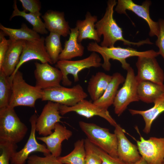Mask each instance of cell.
I'll use <instances>...</instances> for the list:
<instances>
[{
	"mask_svg": "<svg viewBox=\"0 0 164 164\" xmlns=\"http://www.w3.org/2000/svg\"><path fill=\"white\" fill-rule=\"evenodd\" d=\"M117 4L115 0L108 1L105 13L102 18L95 24V28L99 36L103 35V39L100 46L104 47L114 46L118 41L123 42L125 45L139 46L145 44H152L149 38L137 42L130 41L124 38L122 29L117 24L113 17L114 7Z\"/></svg>",
	"mask_w": 164,
	"mask_h": 164,
	"instance_id": "obj_1",
	"label": "cell"
},
{
	"mask_svg": "<svg viewBox=\"0 0 164 164\" xmlns=\"http://www.w3.org/2000/svg\"><path fill=\"white\" fill-rule=\"evenodd\" d=\"M89 51L98 53L102 56L104 60L101 67L105 71L110 70L111 64L110 60L112 59L119 61L122 68L127 70L130 66L127 62L126 59L132 56H149L156 57L159 56L158 52L153 50L144 51H139L129 47L122 48L119 46L104 47L98 45L96 42L89 43L87 46Z\"/></svg>",
	"mask_w": 164,
	"mask_h": 164,
	"instance_id": "obj_2",
	"label": "cell"
},
{
	"mask_svg": "<svg viewBox=\"0 0 164 164\" xmlns=\"http://www.w3.org/2000/svg\"><path fill=\"white\" fill-rule=\"evenodd\" d=\"M27 131L14 108L8 106L0 108V141L16 144L23 140Z\"/></svg>",
	"mask_w": 164,
	"mask_h": 164,
	"instance_id": "obj_3",
	"label": "cell"
},
{
	"mask_svg": "<svg viewBox=\"0 0 164 164\" xmlns=\"http://www.w3.org/2000/svg\"><path fill=\"white\" fill-rule=\"evenodd\" d=\"M43 91L27 84L18 70L12 77V92L9 106L14 108L20 106L34 108L36 101L42 98Z\"/></svg>",
	"mask_w": 164,
	"mask_h": 164,
	"instance_id": "obj_4",
	"label": "cell"
},
{
	"mask_svg": "<svg viewBox=\"0 0 164 164\" xmlns=\"http://www.w3.org/2000/svg\"><path fill=\"white\" fill-rule=\"evenodd\" d=\"M79 127L93 144L110 155L118 157V140L116 135L109 129L92 123L79 122Z\"/></svg>",
	"mask_w": 164,
	"mask_h": 164,
	"instance_id": "obj_5",
	"label": "cell"
},
{
	"mask_svg": "<svg viewBox=\"0 0 164 164\" xmlns=\"http://www.w3.org/2000/svg\"><path fill=\"white\" fill-rule=\"evenodd\" d=\"M101 59L99 56L95 52L92 53L88 57L77 60H59L56 63V67L59 69L63 74L62 81L63 85L70 86L72 82L68 77L69 74L72 75L75 82L79 81L78 73L86 68L91 67H99L101 66Z\"/></svg>",
	"mask_w": 164,
	"mask_h": 164,
	"instance_id": "obj_6",
	"label": "cell"
},
{
	"mask_svg": "<svg viewBox=\"0 0 164 164\" xmlns=\"http://www.w3.org/2000/svg\"><path fill=\"white\" fill-rule=\"evenodd\" d=\"M87 96L82 86L77 84L71 88L61 86L43 90L41 100L72 106L85 99Z\"/></svg>",
	"mask_w": 164,
	"mask_h": 164,
	"instance_id": "obj_7",
	"label": "cell"
},
{
	"mask_svg": "<svg viewBox=\"0 0 164 164\" xmlns=\"http://www.w3.org/2000/svg\"><path fill=\"white\" fill-rule=\"evenodd\" d=\"M122 87L118 91L113 105L115 113L121 115L131 102L139 101L137 93L138 82L134 70L130 67Z\"/></svg>",
	"mask_w": 164,
	"mask_h": 164,
	"instance_id": "obj_8",
	"label": "cell"
},
{
	"mask_svg": "<svg viewBox=\"0 0 164 164\" xmlns=\"http://www.w3.org/2000/svg\"><path fill=\"white\" fill-rule=\"evenodd\" d=\"M150 0H146L141 5H138L132 0H118L115 8L118 14L127 15L126 11H130L143 19L148 24L150 29L149 35L152 37L158 36L159 32L158 22L153 20L149 15V7L151 5Z\"/></svg>",
	"mask_w": 164,
	"mask_h": 164,
	"instance_id": "obj_9",
	"label": "cell"
},
{
	"mask_svg": "<svg viewBox=\"0 0 164 164\" xmlns=\"http://www.w3.org/2000/svg\"><path fill=\"white\" fill-rule=\"evenodd\" d=\"M45 38L41 37L38 39L24 40L23 48L19 63L15 71L10 76L11 80L19 68L24 63L32 60H38L41 63H49L53 64L46 50L45 43Z\"/></svg>",
	"mask_w": 164,
	"mask_h": 164,
	"instance_id": "obj_10",
	"label": "cell"
},
{
	"mask_svg": "<svg viewBox=\"0 0 164 164\" xmlns=\"http://www.w3.org/2000/svg\"><path fill=\"white\" fill-rule=\"evenodd\" d=\"M137 73L136 78L138 82L144 80L163 84L164 73L155 57H138L136 63Z\"/></svg>",
	"mask_w": 164,
	"mask_h": 164,
	"instance_id": "obj_11",
	"label": "cell"
},
{
	"mask_svg": "<svg viewBox=\"0 0 164 164\" xmlns=\"http://www.w3.org/2000/svg\"><path fill=\"white\" fill-rule=\"evenodd\" d=\"M142 157L149 164H162L164 161V138L151 137L145 139L141 135L136 141Z\"/></svg>",
	"mask_w": 164,
	"mask_h": 164,
	"instance_id": "obj_12",
	"label": "cell"
},
{
	"mask_svg": "<svg viewBox=\"0 0 164 164\" xmlns=\"http://www.w3.org/2000/svg\"><path fill=\"white\" fill-rule=\"evenodd\" d=\"M34 64L36 87L43 90L61 86L63 74L59 69L47 63H41L36 62Z\"/></svg>",
	"mask_w": 164,
	"mask_h": 164,
	"instance_id": "obj_13",
	"label": "cell"
},
{
	"mask_svg": "<svg viewBox=\"0 0 164 164\" xmlns=\"http://www.w3.org/2000/svg\"><path fill=\"white\" fill-rule=\"evenodd\" d=\"M60 112L62 115L74 112L87 118L99 116L104 119L113 126L115 127L118 124L108 110L102 109L95 105L93 102L85 99L72 106L60 104Z\"/></svg>",
	"mask_w": 164,
	"mask_h": 164,
	"instance_id": "obj_14",
	"label": "cell"
},
{
	"mask_svg": "<svg viewBox=\"0 0 164 164\" xmlns=\"http://www.w3.org/2000/svg\"><path fill=\"white\" fill-rule=\"evenodd\" d=\"M59 103L48 101L44 106L40 115L37 117L36 131L43 136L51 134L56 124L60 121L63 117L60 115Z\"/></svg>",
	"mask_w": 164,
	"mask_h": 164,
	"instance_id": "obj_15",
	"label": "cell"
},
{
	"mask_svg": "<svg viewBox=\"0 0 164 164\" xmlns=\"http://www.w3.org/2000/svg\"><path fill=\"white\" fill-rule=\"evenodd\" d=\"M37 117L36 114L30 117L29 121L31 125V130L28 139L24 147L13 155L10 161L11 164H25L29 155L33 152H42L45 156L51 154L46 146L39 143L36 140L35 132Z\"/></svg>",
	"mask_w": 164,
	"mask_h": 164,
	"instance_id": "obj_16",
	"label": "cell"
},
{
	"mask_svg": "<svg viewBox=\"0 0 164 164\" xmlns=\"http://www.w3.org/2000/svg\"><path fill=\"white\" fill-rule=\"evenodd\" d=\"M114 133L118 140V157L123 161L131 164L142 158L137 146L131 142L125 136L124 129L119 125L115 127Z\"/></svg>",
	"mask_w": 164,
	"mask_h": 164,
	"instance_id": "obj_17",
	"label": "cell"
},
{
	"mask_svg": "<svg viewBox=\"0 0 164 164\" xmlns=\"http://www.w3.org/2000/svg\"><path fill=\"white\" fill-rule=\"evenodd\" d=\"M54 131L46 136L37 137V139L45 143L50 153L54 156H60L62 152V143L68 140L72 136V132L59 122L55 125Z\"/></svg>",
	"mask_w": 164,
	"mask_h": 164,
	"instance_id": "obj_18",
	"label": "cell"
},
{
	"mask_svg": "<svg viewBox=\"0 0 164 164\" xmlns=\"http://www.w3.org/2000/svg\"><path fill=\"white\" fill-rule=\"evenodd\" d=\"M47 30L66 37L70 32L68 23L64 17L63 12L49 10L41 16Z\"/></svg>",
	"mask_w": 164,
	"mask_h": 164,
	"instance_id": "obj_19",
	"label": "cell"
},
{
	"mask_svg": "<svg viewBox=\"0 0 164 164\" xmlns=\"http://www.w3.org/2000/svg\"><path fill=\"white\" fill-rule=\"evenodd\" d=\"M9 40L8 48L0 67V70H2L7 76H10L15 71L19 63L24 40Z\"/></svg>",
	"mask_w": 164,
	"mask_h": 164,
	"instance_id": "obj_20",
	"label": "cell"
},
{
	"mask_svg": "<svg viewBox=\"0 0 164 164\" xmlns=\"http://www.w3.org/2000/svg\"><path fill=\"white\" fill-rule=\"evenodd\" d=\"M125 77L120 73L116 72L112 75V79L102 96L93 102L100 108L108 110L113 104L120 85L124 83Z\"/></svg>",
	"mask_w": 164,
	"mask_h": 164,
	"instance_id": "obj_21",
	"label": "cell"
},
{
	"mask_svg": "<svg viewBox=\"0 0 164 164\" xmlns=\"http://www.w3.org/2000/svg\"><path fill=\"white\" fill-rule=\"evenodd\" d=\"M97 21V16L92 15L89 12L87 13L85 19L77 21L76 27L78 31L77 41L79 43L86 39L94 40L97 43L100 42V38L95 28V23Z\"/></svg>",
	"mask_w": 164,
	"mask_h": 164,
	"instance_id": "obj_22",
	"label": "cell"
},
{
	"mask_svg": "<svg viewBox=\"0 0 164 164\" xmlns=\"http://www.w3.org/2000/svg\"><path fill=\"white\" fill-rule=\"evenodd\" d=\"M112 78V75L102 72H98L92 76L88 82L87 90L93 102L102 96Z\"/></svg>",
	"mask_w": 164,
	"mask_h": 164,
	"instance_id": "obj_23",
	"label": "cell"
},
{
	"mask_svg": "<svg viewBox=\"0 0 164 164\" xmlns=\"http://www.w3.org/2000/svg\"><path fill=\"white\" fill-rule=\"evenodd\" d=\"M70 30L69 38L65 42L64 48L59 56V60H70L73 58L81 56L84 54V48L77 41V28L76 27L71 28Z\"/></svg>",
	"mask_w": 164,
	"mask_h": 164,
	"instance_id": "obj_24",
	"label": "cell"
},
{
	"mask_svg": "<svg viewBox=\"0 0 164 164\" xmlns=\"http://www.w3.org/2000/svg\"><path fill=\"white\" fill-rule=\"evenodd\" d=\"M137 93L139 100L148 104L154 103L164 94V84L147 80L141 81L138 83Z\"/></svg>",
	"mask_w": 164,
	"mask_h": 164,
	"instance_id": "obj_25",
	"label": "cell"
},
{
	"mask_svg": "<svg viewBox=\"0 0 164 164\" xmlns=\"http://www.w3.org/2000/svg\"><path fill=\"white\" fill-rule=\"evenodd\" d=\"M154 103L152 108L145 111L129 109L132 115L139 114L142 117L145 125L143 131L146 134L149 133L154 121L164 111V94L158 98Z\"/></svg>",
	"mask_w": 164,
	"mask_h": 164,
	"instance_id": "obj_26",
	"label": "cell"
},
{
	"mask_svg": "<svg viewBox=\"0 0 164 164\" xmlns=\"http://www.w3.org/2000/svg\"><path fill=\"white\" fill-rule=\"evenodd\" d=\"M0 29L9 37V39L11 41L31 40L41 38L38 33L29 28L25 23H23L18 29L7 28L0 24Z\"/></svg>",
	"mask_w": 164,
	"mask_h": 164,
	"instance_id": "obj_27",
	"label": "cell"
},
{
	"mask_svg": "<svg viewBox=\"0 0 164 164\" xmlns=\"http://www.w3.org/2000/svg\"><path fill=\"white\" fill-rule=\"evenodd\" d=\"M13 10L10 18V20L14 17L20 16L24 18L32 26V29L38 33L41 34H47L46 29L44 22H43L40 16L41 13H27L23 11H21L18 9L16 1L14 2Z\"/></svg>",
	"mask_w": 164,
	"mask_h": 164,
	"instance_id": "obj_28",
	"label": "cell"
},
{
	"mask_svg": "<svg viewBox=\"0 0 164 164\" xmlns=\"http://www.w3.org/2000/svg\"><path fill=\"white\" fill-rule=\"evenodd\" d=\"M74 149L69 154L57 157L63 164H85L86 150L84 139L76 141L74 144Z\"/></svg>",
	"mask_w": 164,
	"mask_h": 164,
	"instance_id": "obj_29",
	"label": "cell"
},
{
	"mask_svg": "<svg viewBox=\"0 0 164 164\" xmlns=\"http://www.w3.org/2000/svg\"><path fill=\"white\" fill-rule=\"evenodd\" d=\"M61 36L59 34L50 32L45 38V43L47 52L53 64L56 63L63 50L60 41Z\"/></svg>",
	"mask_w": 164,
	"mask_h": 164,
	"instance_id": "obj_30",
	"label": "cell"
},
{
	"mask_svg": "<svg viewBox=\"0 0 164 164\" xmlns=\"http://www.w3.org/2000/svg\"><path fill=\"white\" fill-rule=\"evenodd\" d=\"M12 92V81L10 76L0 70V108L8 107Z\"/></svg>",
	"mask_w": 164,
	"mask_h": 164,
	"instance_id": "obj_31",
	"label": "cell"
},
{
	"mask_svg": "<svg viewBox=\"0 0 164 164\" xmlns=\"http://www.w3.org/2000/svg\"><path fill=\"white\" fill-rule=\"evenodd\" d=\"M18 146L16 144L0 141V149L2 153L0 156V164H9V162L15 153Z\"/></svg>",
	"mask_w": 164,
	"mask_h": 164,
	"instance_id": "obj_32",
	"label": "cell"
},
{
	"mask_svg": "<svg viewBox=\"0 0 164 164\" xmlns=\"http://www.w3.org/2000/svg\"><path fill=\"white\" fill-rule=\"evenodd\" d=\"M86 150L85 164H102L100 156L94 151L93 144L87 138L84 139Z\"/></svg>",
	"mask_w": 164,
	"mask_h": 164,
	"instance_id": "obj_33",
	"label": "cell"
},
{
	"mask_svg": "<svg viewBox=\"0 0 164 164\" xmlns=\"http://www.w3.org/2000/svg\"><path fill=\"white\" fill-rule=\"evenodd\" d=\"M28 164H63L56 157L52 154L41 157L36 155H32L27 159Z\"/></svg>",
	"mask_w": 164,
	"mask_h": 164,
	"instance_id": "obj_34",
	"label": "cell"
},
{
	"mask_svg": "<svg viewBox=\"0 0 164 164\" xmlns=\"http://www.w3.org/2000/svg\"><path fill=\"white\" fill-rule=\"evenodd\" d=\"M93 147L94 151L101 158L102 164H129L123 161L118 157L110 155L93 144Z\"/></svg>",
	"mask_w": 164,
	"mask_h": 164,
	"instance_id": "obj_35",
	"label": "cell"
},
{
	"mask_svg": "<svg viewBox=\"0 0 164 164\" xmlns=\"http://www.w3.org/2000/svg\"><path fill=\"white\" fill-rule=\"evenodd\" d=\"M23 9L26 12L32 13H39L41 9L40 2L38 0H19Z\"/></svg>",
	"mask_w": 164,
	"mask_h": 164,
	"instance_id": "obj_36",
	"label": "cell"
},
{
	"mask_svg": "<svg viewBox=\"0 0 164 164\" xmlns=\"http://www.w3.org/2000/svg\"><path fill=\"white\" fill-rule=\"evenodd\" d=\"M159 32L155 41L156 45L159 48L158 53L164 60V20L159 19L158 21Z\"/></svg>",
	"mask_w": 164,
	"mask_h": 164,
	"instance_id": "obj_37",
	"label": "cell"
},
{
	"mask_svg": "<svg viewBox=\"0 0 164 164\" xmlns=\"http://www.w3.org/2000/svg\"><path fill=\"white\" fill-rule=\"evenodd\" d=\"M5 34L1 30L0 32V67L2 64L9 43V40L5 38Z\"/></svg>",
	"mask_w": 164,
	"mask_h": 164,
	"instance_id": "obj_38",
	"label": "cell"
},
{
	"mask_svg": "<svg viewBox=\"0 0 164 164\" xmlns=\"http://www.w3.org/2000/svg\"><path fill=\"white\" fill-rule=\"evenodd\" d=\"M131 164H149L142 157L139 160Z\"/></svg>",
	"mask_w": 164,
	"mask_h": 164,
	"instance_id": "obj_39",
	"label": "cell"
},
{
	"mask_svg": "<svg viewBox=\"0 0 164 164\" xmlns=\"http://www.w3.org/2000/svg\"><path fill=\"white\" fill-rule=\"evenodd\" d=\"M162 164H164V161L163 162Z\"/></svg>",
	"mask_w": 164,
	"mask_h": 164,
	"instance_id": "obj_40",
	"label": "cell"
}]
</instances>
